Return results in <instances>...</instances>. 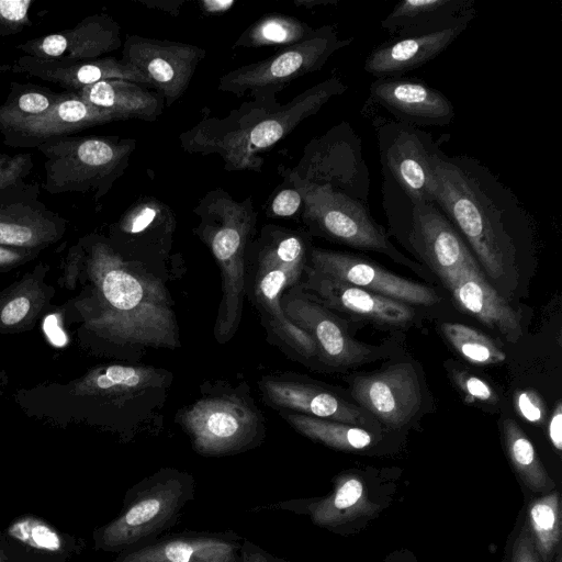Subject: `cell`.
I'll return each instance as SVG.
<instances>
[{
  "mask_svg": "<svg viewBox=\"0 0 562 562\" xmlns=\"http://www.w3.org/2000/svg\"><path fill=\"white\" fill-rule=\"evenodd\" d=\"M434 200L493 278H501L528 237L529 216L516 195L485 165L467 155L432 158Z\"/></svg>",
  "mask_w": 562,
  "mask_h": 562,
  "instance_id": "cell-1",
  "label": "cell"
},
{
  "mask_svg": "<svg viewBox=\"0 0 562 562\" xmlns=\"http://www.w3.org/2000/svg\"><path fill=\"white\" fill-rule=\"evenodd\" d=\"M346 90L347 86L338 77H330L284 105L252 101L224 120L205 116L180 136L182 147L191 153L220 155L226 170L260 171L261 151L271 148Z\"/></svg>",
  "mask_w": 562,
  "mask_h": 562,
  "instance_id": "cell-2",
  "label": "cell"
},
{
  "mask_svg": "<svg viewBox=\"0 0 562 562\" xmlns=\"http://www.w3.org/2000/svg\"><path fill=\"white\" fill-rule=\"evenodd\" d=\"M100 288L109 312L104 325L120 340L140 348L179 346V328L164 283L146 268H133L100 249Z\"/></svg>",
  "mask_w": 562,
  "mask_h": 562,
  "instance_id": "cell-3",
  "label": "cell"
},
{
  "mask_svg": "<svg viewBox=\"0 0 562 562\" xmlns=\"http://www.w3.org/2000/svg\"><path fill=\"white\" fill-rule=\"evenodd\" d=\"M200 218L198 236L209 246L222 278V300L214 337L227 342L238 329L246 295V252L255 232L257 211L252 199L234 200L223 189L207 192L194 207Z\"/></svg>",
  "mask_w": 562,
  "mask_h": 562,
  "instance_id": "cell-4",
  "label": "cell"
},
{
  "mask_svg": "<svg viewBox=\"0 0 562 562\" xmlns=\"http://www.w3.org/2000/svg\"><path fill=\"white\" fill-rule=\"evenodd\" d=\"M194 497L190 473L170 467L157 470L127 488L120 513L92 531L94 549L119 554L160 538Z\"/></svg>",
  "mask_w": 562,
  "mask_h": 562,
  "instance_id": "cell-5",
  "label": "cell"
},
{
  "mask_svg": "<svg viewBox=\"0 0 562 562\" xmlns=\"http://www.w3.org/2000/svg\"><path fill=\"white\" fill-rule=\"evenodd\" d=\"M306 237L294 231L265 226L258 240V254L251 278V300L267 328L279 340L304 358L317 356L316 345L292 324L281 307V296L299 283L308 263Z\"/></svg>",
  "mask_w": 562,
  "mask_h": 562,
  "instance_id": "cell-6",
  "label": "cell"
},
{
  "mask_svg": "<svg viewBox=\"0 0 562 562\" xmlns=\"http://www.w3.org/2000/svg\"><path fill=\"white\" fill-rule=\"evenodd\" d=\"M134 139L99 136H60L36 148L45 156L44 189L50 194L108 193L128 166Z\"/></svg>",
  "mask_w": 562,
  "mask_h": 562,
  "instance_id": "cell-7",
  "label": "cell"
},
{
  "mask_svg": "<svg viewBox=\"0 0 562 562\" xmlns=\"http://www.w3.org/2000/svg\"><path fill=\"white\" fill-rule=\"evenodd\" d=\"M250 400L234 391L209 393L179 412L177 418L195 452L224 457L259 446L265 425Z\"/></svg>",
  "mask_w": 562,
  "mask_h": 562,
  "instance_id": "cell-8",
  "label": "cell"
},
{
  "mask_svg": "<svg viewBox=\"0 0 562 562\" xmlns=\"http://www.w3.org/2000/svg\"><path fill=\"white\" fill-rule=\"evenodd\" d=\"M395 493L394 482L349 470L334 477L331 491L324 496L279 501L258 508L306 516L319 528L349 536L376 518Z\"/></svg>",
  "mask_w": 562,
  "mask_h": 562,
  "instance_id": "cell-9",
  "label": "cell"
},
{
  "mask_svg": "<svg viewBox=\"0 0 562 562\" xmlns=\"http://www.w3.org/2000/svg\"><path fill=\"white\" fill-rule=\"evenodd\" d=\"M284 180L302 195V217L315 235L349 247L384 254L414 266L390 241L384 228L372 217L367 203L327 187L308 184L289 169Z\"/></svg>",
  "mask_w": 562,
  "mask_h": 562,
  "instance_id": "cell-10",
  "label": "cell"
},
{
  "mask_svg": "<svg viewBox=\"0 0 562 562\" xmlns=\"http://www.w3.org/2000/svg\"><path fill=\"white\" fill-rule=\"evenodd\" d=\"M352 41L351 37L340 38L334 25H323L307 38L266 59L231 70L221 77L218 90L238 97L250 93L254 101L279 104L277 94L291 81L319 70Z\"/></svg>",
  "mask_w": 562,
  "mask_h": 562,
  "instance_id": "cell-11",
  "label": "cell"
},
{
  "mask_svg": "<svg viewBox=\"0 0 562 562\" xmlns=\"http://www.w3.org/2000/svg\"><path fill=\"white\" fill-rule=\"evenodd\" d=\"M289 170L308 184L327 187L368 203L370 173L362 155V142L347 122L313 139L297 167Z\"/></svg>",
  "mask_w": 562,
  "mask_h": 562,
  "instance_id": "cell-12",
  "label": "cell"
},
{
  "mask_svg": "<svg viewBox=\"0 0 562 562\" xmlns=\"http://www.w3.org/2000/svg\"><path fill=\"white\" fill-rule=\"evenodd\" d=\"M383 177L411 200L435 203L432 158L440 143L419 127L376 116L372 123Z\"/></svg>",
  "mask_w": 562,
  "mask_h": 562,
  "instance_id": "cell-13",
  "label": "cell"
},
{
  "mask_svg": "<svg viewBox=\"0 0 562 562\" xmlns=\"http://www.w3.org/2000/svg\"><path fill=\"white\" fill-rule=\"evenodd\" d=\"M281 307L286 318L313 339L323 362L350 367L376 357L375 348L353 339L340 319L304 291L300 282L284 291Z\"/></svg>",
  "mask_w": 562,
  "mask_h": 562,
  "instance_id": "cell-14",
  "label": "cell"
},
{
  "mask_svg": "<svg viewBox=\"0 0 562 562\" xmlns=\"http://www.w3.org/2000/svg\"><path fill=\"white\" fill-rule=\"evenodd\" d=\"M205 55V49L192 44L127 35L122 59L142 71L171 106L187 90Z\"/></svg>",
  "mask_w": 562,
  "mask_h": 562,
  "instance_id": "cell-15",
  "label": "cell"
},
{
  "mask_svg": "<svg viewBox=\"0 0 562 562\" xmlns=\"http://www.w3.org/2000/svg\"><path fill=\"white\" fill-rule=\"evenodd\" d=\"M308 265L327 277L405 304L431 305L439 300L431 288L350 254L312 247Z\"/></svg>",
  "mask_w": 562,
  "mask_h": 562,
  "instance_id": "cell-16",
  "label": "cell"
},
{
  "mask_svg": "<svg viewBox=\"0 0 562 562\" xmlns=\"http://www.w3.org/2000/svg\"><path fill=\"white\" fill-rule=\"evenodd\" d=\"M351 394L381 423L393 428L407 424L422 401L416 372L412 366L404 363L356 378Z\"/></svg>",
  "mask_w": 562,
  "mask_h": 562,
  "instance_id": "cell-17",
  "label": "cell"
},
{
  "mask_svg": "<svg viewBox=\"0 0 562 562\" xmlns=\"http://www.w3.org/2000/svg\"><path fill=\"white\" fill-rule=\"evenodd\" d=\"M86 540L58 529L46 518L26 513L0 527L5 562H69L86 549Z\"/></svg>",
  "mask_w": 562,
  "mask_h": 562,
  "instance_id": "cell-18",
  "label": "cell"
},
{
  "mask_svg": "<svg viewBox=\"0 0 562 562\" xmlns=\"http://www.w3.org/2000/svg\"><path fill=\"white\" fill-rule=\"evenodd\" d=\"M108 111L83 101L76 92H64L61 99L45 114L0 123L4 144L12 147H37L41 144L87 127L117 121Z\"/></svg>",
  "mask_w": 562,
  "mask_h": 562,
  "instance_id": "cell-19",
  "label": "cell"
},
{
  "mask_svg": "<svg viewBox=\"0 0 562 562\" xmlns=\"http://www.w3.org/2000/svg\"><path fill=\"white\" fill-rule=\"evenodd\" d=\"M243 539L231 530L177 532L121 552L111 562H240Z\"/></svg>",
  "mask_w": 562,
  "mask_h": 562,
  "instance_id": "cell-20",
  "label": "cell"
},
{
  "mask_svg": "<svg viewBox=\"0 0 562 562\" xmlns=\"http://www.w3.org/2000/svg\"><path fill=\"white\" fill-rule=\"evenodd\" d=\"M370 99L398 122L412 126H445L454 117L452 102L439 90L412 78H379L369 88Z\"/></svg>",
  "mask_w": 562,
  "mask_h": 562,
  "instance_id": "cell-21",
  "label": "cell"
},
{
  "mask_svg": "<svg viewBox=\"0 0 562 562\" xmlns=\"http://www.w3.org/2000/svg\"><path fill=\"white\" fill-rule=\"evenodd\" d=\"M303 276L305 280L300 281L303 290L311 292L327 308L394 326L404 325L414 317V310L408 304L327 277L308 263Z\"/></svg>",
  "mask_w": 562,
  "mask_h": 562,
  "instance_id": "cell-22",
  "label": "cell"
},
{
  "mask_svg": "<svg viewBox=\"0 0 562 562\" xmlns=\"http://www.w3.org/2000/svg\"><path fill=\"white\" fill-rule=\"evenodd\" d=\"M258 384L276 408L360 427L370 424L359 407L317 385L285 376H263Z\"/></svg>",
  "mask_w": 562,
  "mask_h": 562,
  "instance_id": "cell-23",
  "label": "cell"
},
{
  "mask_svg": "<svg viewBox=\"0 0 562 562\" xmlns=\"http://www.w3.org/2000/svg\"><path fill=\"white\" fill-rule=\"evenodd\" d=\"M9 69L78 91L102 80L123 79L153 88L150 80L125 60L112 57L81 61L38 59L21 56Z\"/></svg>",
  "mask_w": 562,
  "mask_h": 562,
  "instance_id": "cell-24",
  "label": "cell"
},
{
  "mask_svg": "<svg viewBox=\"0 0 562 562\" xmlns=\"http://www.w3.org/2000/svg\"><path fill=\"white\" fill-rule=\"evenodd\" d=\"M469 23L461 22L440 31L382 43L369 53L363 68L376 79L402 77L445 52Z\"/></svg>",
  "mask_w": 562,
  "mask_h": 562,
  "instance_id": "cell-25",
  "label": "cell"
},
{
  "mask_svg": "<svg viewBox=\"0 0 562 562\" xmlns=\"http://www.w3.org/2000/svg\"><path fill=\"white\" fill-rule=\"evenodd\" d=\"M456 303L486 326L496 329L510 341L521 335L520 318L474 266L441 280Z\"/></svg>",
  "mask_w": 562,
  "mask_h": 562,
  "instance_id": "cell-26",
  "label": "cell"
},
{
  "mask_svg": "<svg viewBox=\"0 0 562 562\" xmlns=\"http://www.w3.org/2000/svg\"><path fill=\"white\" fill-rule=\"evenodd\" d=\"M473 0H403L381 21L393 38L415 36L470 22Z\"/></svg>",
  "mask_w": 562,
  "mask_h": 562,
  "instance_id": "cell-27",
  "label": "cell"
},
{
  "mask_svg": "<svg viewBox=\"0 0 562 562\" xmlns=\"http://www.w3.org/2000/svg\"><path fill=\"white\" fill-rule=\"evenodd\" d=\"M76 93L90 105L108 111L119 120L139 119L154 122L162 113L164 98L146 86L111 79L85 87Z\"/></svg>",
  "mask_w": 562,
  "mask_h": 562,
  "instance_id": "cell-28",
  "label": "cell"
},
{
  "mask_svg": "<svg viewBox=\"0 0 562 562\" xmlns=\"http://www.w3.org/2000/svg\"><path fill=\"white\" fill-rule=\"evenodd\" d=\"M34 184L0 191V244L27 246L37 241L43 227L54 224V214L37 199Z\"/></svg>",
  "mask_w": 562,
  "mask_h": 562,
  "instance_id": "cell-29",
  "label": "cell"
},
{
  "mask_svg": "<svg viewBox=\"0 0 562 562\" xmlns=\"http://www.w3.org/2000/svg\"><path fill=\"white\" fill-rule=\"evenodd\" d=\"M280 415L301 435L336 450L360 452L373 448L380 440L360 426L291 412H280Z\"/></svg>",
  "mask_w": 562,
  "mask_h": 562,
  "instance_id": "cell-30",
  "label": "cell"
},
{
  "mask_svg": "<svg viewBox=\"0 0 562 562\" xmlns=\"http://www.w3.org/2000/svg\"><path fill=\"white\" fill-rule=\"evenodd\" d=\"M65 43L64 61L97 59L122 45L120 26L108 15H92L75 27L61 31Z\"/></svg>",
  "mask_w": 562,
  "mask_h": 562,
  "instance_id": "cell-31",
  "label": "cell"
},
{
  "mask_svg": "<svg viewBox=\"0 0 562 562\" xmlns=\"http://www.w3.org/2000/svg\"><path fill=\"white\" fill-rule=\"evenodd\" d=\"M503 438L509 462L524 486L536 496L553 491L554 481L541 463L533 445L514 419L503 422Z\"/></svg>",
  "mask_w": 562,
  "mask_h": 562,
  "instance_id": "cell-32",
  "label": "cell"
},
{
  "mask_svg": "<svg viewBox=\"0 0 562 562\" xmlns=\"http://www.w3.org/2000/svg\"><path fill=\"white\" fill-rule=\"evenodd\" d=\"M172 211L164 203L153 198H145L134 203L122 216L119 229L122 234L151 245L169 247L175 231Z\"/></svg>",
  "mask_w": 562,
  "mask_h": 562,
  "instance_id": "cell-33",
  "label": "cell"
},
{
  "mask_svg": "<svg viewBox=\"0 0 562 562\" xmlns=\"http://www.w3.org/2000/svg\"><path fill=\"white\" fill-rule=\"evenodd\" d=\"M524 525L541 562H552L561 550V499L557 488L529 502Z\"/></svg>",
  "mask_w": 562,
  "mask_h": 562,
  "instance_id": "cell-34",
  "label": "cell"
},
{
  "mask_svg": "<svg viewBox=\"0 0 562 562\" xmlns=\"http://www.w3.org/2000/svg\"><path fill=\"white\" fill-rule=\"evenodd\" d=\"M315 29L299 19L284 14H268L249 26L233 48L282 45L284 47L307 38Z\"/></svg>",
  "mask_w": 562,
  "mask_h": 562,
  "instance_id": "cell-35",
  "label": "cell"
},
{
  "mask_svg": "<svg viewBox=\"0 0 562 562\" xmlns=\"http://www.w3.org/2000/svg\"><path fill=\"white\" fill-rule=\"evenodd\" d=\"M63 94L36 85L12 82L7 100L0 105V123L43 115Z\"/></svg>",
  "mask_w": 562,
  "mask_h": 562,
  "instance_id": "cell-36",
  "label": "cell"
},
{
  "mask_svg": "<svg viewBox=\"0 0 562 562\" xmlns=\"http://www.w3.org/2000/svg\"><path fill=\"white\" fill-rule=\"evenodd\" d=\"M440 328L450 345L473 364H496L506 358L499 346L475 328L459 323H443Z\"/></svg>",
  "mask_w": 562,
  "mask_h": 562,
  "instance_id": "cell-37",
  "label": "cell"
},
{
  "mask_svg": "<svg viewBox=\"0 0 562 562\" xmlns=\"http://www.w3.org/2000/svg\"><path fill=\"white\" fill-rule=\"evenodd\" d=\"M33 167L29 154L8 156L0 154V191L15 190L29 186L24 178Z\"/></svg>",
  "mask_w": 562,
  "mask_h": 562,
  "instance_id": "cell-38",
  "label": "cell"
},
{
  "mask_svg": "<svg viewBox=\"0 0 562 562\" xmlns=\"http://www.w3.org/2000/svg\"><path fill=\"white\" fill-rule=\"evenodd\" d=\"M31 0H0V35H11L30 24Z\"/></svg>",
  "mask_w": 562,
  "mask_h": 562,
  "instance_id": "cell-39",
  "label": "cell"
},
{
  "mask_svg": "<svg viewBox=\"0 0 562 562\" xmlns=\"http://www.w3.org/2000/svg\"><path fill=\"white\" fill-rule=\"evenodd\" d=\"M515 404L518 413L532 424H541L546 417V405L537 392L524 390L516 393Z\"/></svg>",
  "mask_w": 562,
  "mask_h": 562,
  "instance_id": "cell-40",
  "label": "cell"
},
{
  "mask_svg": "<svg viewBox=\"0 0 562 562\" xmlns=\"http://www.w3.org/2000/svg\"><path fill=\"white\" fill-rule=\"evenodd\" d=\"M303 205L301 193L289 186L279 191L270 203L269 214L277 217H289L300 211Z\"/></svg>",
  "mask_w": 562,
  "mask_h": 562,
  "instance_id": "cell-41",
  "label": "cell"
},
{
  "mask_svg": "<svg viewBox=\"0 0 562 562\" xmlns=\"http://www.w3.org/2000/svg\"><path fill=\"white\" fill-rule=\"evenodd\" d=\"M457 382L468 400L482 403H495L497 401L494 390L484 380L475 375L462 373L458 376Z\"/></svg>",
  "mask_w": 562,
  "mask_h": 562,
  "instance_id": "cell-42",
  "label": "cell"
},
{
  "mask_svg": "<svg viewBox=\"0 0 562 562\" xmlns=\"http://www.w3.org/2000/svg\"><path fill=\"white\" fill-rule=\"evenodd\" d=\"M510 562H541L531 536L525 525L521 526L513 541Z\"/></svg>",
  "mask_w": 562,
  "mask_h": 562,
  "instance_id": "cell-43",
  "label": "cell"
},
{
  "mask_svg": "<svg viewBox=\"0 0 562 562\" xmlns=\"http://www.w3.org/2000/svg\"><path fill=\"white\" fill-rule=\"evenodd\" d=\"M240 562H291L272 554L260 546L244 538L240 547Z\"/></svg>",
  "mask_w": 562,
  "mask_h": 562,
  "instance_id": "cell-44",
  "label": "cell"
},
{
  "mask_svg": "<svg viewBox=\"0 0 562 562\" xmlns=\"http://www.w3.org/2000/svg\"><path fill=\"white\" fill-rule=\"evenodd\" d=\"M30 305V300L25 296L11 300L1 311V322L5 325H13L21 322L29 313Z\"/></svg>",
  "mask_w": 562,
  "mask_h": 562,
  "instance_id": "cell-45",
  "label": "cell"
},
{
  "mask_svg": "<svg viewBox=\"0 0 562 562\" xmlns=\"http://www.w3.org/2000/svg\"><path fill=\"white\" fill-rule=\"evenodd\" d=\"M43 330L48 340L56 347H64L68 341L67 335L58 324L56 314H49L45 317Z\"/></svg>",
  "mask_w": 562,
  "mask_h": 562,
  "instance_id": "cell-46",
  "label": "cell"
},
{
  "mask_svg": "<svg viewBox=\"0 0 562 562\" xmlns=\"http://www.w3.org/2000/svg\"><path fill=\"white\" fill-rule=\"evenodd\" d=\"M548 434L553 448L560 452L562 450V405L560 402L550 418Z\"/></svg>",
  "mask_w": 562,
  "mask_h": 562,
  "instance_id": "cell-47",
  "label": "cell"
},
{
  "mask_svg": "<svg viewBox=\"0 0 562 562\" xmlns=\"http://www.w3.org/2000/svg\"><path fill=\"white\" fill-rule=\"evenodd\" d=\"M235 4L234 0H203L202 9L207 13H223Z\"/></svg>",
  "mask_w": 562,
  "mask_h": 562,
  "instance_id": "cell-48",
  "label": "cell"
},
{
  "mask_svg": "<svg viewBox=\"0 0 562 562\" xmlns=\"http://www.w3.org/2000/svg\"><path fill=\"white\" fill-rule=\"evenodd\" d=\"M384 562H417L414 554L407 550H400L391 553Z\"/></svg>",
  "mask_w": 562,
  "mask_h": 562,
  "instance_id": "cell-49",
  "label": "cell"
},
{
  "mask_svg": "<svg viewBox=\"0 0 562 562\" xmlns=\"http://www.w3.org/2000/svg\"><path fill=\"white\" fill-rule=\"evenodd\" d=\"M552 562H562V551L561 550L555 554Z\"/></svg>",
  "mask_w": 562,
  "mask_h": 562,
  "instance_id": "cell-50",
  "label": "cell"
},
{
  "mask_svg": "<svg viewBox=\"0 0 562 562\" xmlns=\"http://www.w3.org/2000/svg\"><path fill=\"white\" fill-rule=\"evenodd\" d=\"M0 562H5L2 550L0 549Z\"/></svg>",
  "mask_w": 562,
  "mask_h": 562,
  "instance_id": "cell-51",
  "label": "cell"
},
{
  "mask_svg": "<svg viewBox=\"0 0 562 562\" xmlns=\"http://www.w3.org/2000/svg\"><path fill=\"white\" fill-rule=\"evenodd\" d=\"M1 252H2V251H0V254H1Z\"/></svg>",
  "mask_w": 562,
  "mask_h": 562,
  "instance_id": "cell-52",
  "label": "cell"
}]
</instances>
